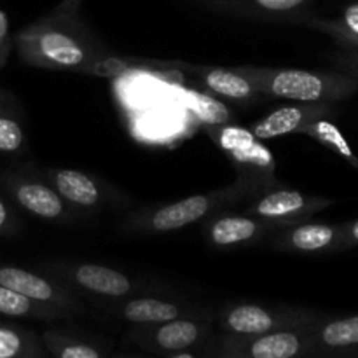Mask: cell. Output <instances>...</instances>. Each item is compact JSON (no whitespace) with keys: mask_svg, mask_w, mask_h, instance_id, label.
Wrapping results in <instances>:
<instances>
[{"mask_svg":"<svg viewBox=\"0 0 358 358\" xmlns=\"http://www.w3.org/2000/svg\"><path fill=\"white\" fill-rule=\"evenodd\" d=\"M17 56L34 69L83 70L105 58L77 10L56 7L51 14L21 28L14 35Z\"/></svg>","mask_w":358,"mask_h":358,"instance_id":"1","label":"cell"},{"mask_svg":"<svg viewBox=\"0 0 358 358\" xmlns=\"http://www.w3.org/2000/svg\"><path fill=\"white\" fill-rule=\"evenodd\" d=\"M262 96L303 103H338L358 93V80L343 72H313L278 66H233Z\"/></svg>","mask_w":358,"mask_h":358,"instance_id":"2","label":"cell"},{"mask_svg":"<svg viewBox=\"0 0 358 358\" xmlns=\"http://www.w3.org/2000/svg\"><path fill=\"white\" fill-rule=\"evenodd\" d=\"M252 198H255L254 192L234 180L233 184L215 189V191L189 196V198L178 199L168 205L150 206V208L129 213L121 222V229L136 236L175 233V231L185 229L192 224L210 219L215 213L229 208L231 205H241Z\"/></svg>","mask_w":358,"mask_h":358,"instance_id":"3","label":"cell"},{"mask_svg":"<svg viewBox=\"0 0 358 358\" xmlns=\"http://www.w3.org/2000/svg\"><path fill=\"white\" fill-rule=\"evenodd\" d=\"M208 138L222 150L236 171V182L250 189L255 196L280 187L276 177V157L264 140L257 138L250 128L234 122L205 126Z\"/></svg>","mask_w":358,"mask_h":358,"instance_id":"4","label":"cell"},{"mask_svg":"<svg viewBox=\"0 0 358 358\" xmlns=\"http://www.w3.org/2000/svg\"><path fill=\"white\" fill-rule=\"evenodd\" d=\"M320 318L322 313L310 308L262 303H231L213 315L220 332L240 336L303 329Z\"/></svg>","mask_w":358,"mask_h":358,"instance_id":"5","label":"cell"},{"mask_svg":"<svg viewBox=\"0 0 358 358\" xmlns=\"http://www.w3.org/2000/svg\"><path fill=\"white\" fill-rule=\"evenodd\" d=\"M308 327L252 336L220 332L210 345L208 355L210 358H306L311 353Z\"/></svg>","mask_w":358,"mask_h":358,"instance_id":"6","label":"cell"},{"mask_svg":"<svg viewBox=\"0 0 358 358\" xmlns=\"http://www.w3.org/2000/svg\"><path fill=\"white\" fill-rule=\"evenodd\" d=\"M44 269L51 278L69 289H77L100 299L121 301L136 296L140 290L138 282L129 275L96 262H45Z\"/></svg>","mask_w":358,"mask_h":358,"instance_id":"7","label":"cell"},{"mask_svg":"<svg viewBox=\"0 0 358 358\" xmlns=\"http://www.w3.org/2000/svg\"><path fill=\"white\" fill-rule=\"evenodd\" d=\"M213 325V315L182 317L156 325H138L129 332L128 339L147 352L175 355L180 352H191L208 343Z\"/></svg>","mask_w":358,"mask_h":358,"instance_id":"8","label":"cell"},{"mask_svg":"<svg viewBox=\"0 0 358 358\" xmlns=\"http://www.w3.org/2000/svg\"><path fill=\"white\" fill-rule=\"evenodd\" d=\"M334 199L306 194L297 189L276 187L245 201L243 213L276 224L280 229L306 222L320 210L334 205Z\"/></svg>","mask_w":358,"mask_h":358,"instance_id":"9","label":"cell"},{"mask_svg":"<svg viewBox=\"0 0 358 358\" xmlns=\"http://www.w3.org/2000/svg\"><path fill=\"white\" fill-rule=\"evenodd\" d=\"M2 184L20 208L35 219L52 224H70L76 220V210L55 191L48 180L7 173L2 178Z\"/></svg>","mask_w":358,"mask_h":358,"instance_id":"10","label":"cell"},{"mask_svg":"<svg viewBox=\"0 0 358 358\" xmlns=\"http://www.w3.org/2000/svg\"><path fill=\"white\" fill-rule=\"evenodd\" d=\"M0 285L21 294V296L38 301V303L62 308L69 313L84 311L80 301L69 287L51 276L30 271V269L20 268V266L0 262Z\"/></svg>","mask_w":358,"mask_h":358,"instance_id":"11","label":"cell"},{"mask_svg":"<svg viewBox=\"0 0 358 358\" xmlns=\"http://www.w3.org/2000/svg\"><path fill=\"white\" fill-rule=\"evenodd\" d=\"M45 180L73 210L83 212L107 208L117 196L98 178L72 168H49L45 171Z\"/></svg>","mask_w":358,"mask_h":358,"instance_id":"12","label":"cell"},{"mask_svg":"<svg viewBox=\"0 0 358 358\" xmlns=\"http://www.w3.org/2000/svg\"><path fill=\"white\" fill-rule=\"evenodd\" d=\"M338 115L334 103H303L292 101L289 105L275 108L255 121L250 126V131L261 140L282 138V136L301 133L318 119H334Z\"/></svg>","mask_w":358,"mask_h":358,"instance_id":"13","label":"cell"},{"mask_svg":"<svg viewBox=\"0 0 358 358\" xmlns=\"http://www.w3.org/2000/svg\"><path fill=\"white\" fill-rule=\"evenodd\" d=\"M276 231H280L276 224L247 213H215L206 219L203 226V238L215 248H241L257 243Z\"/></svg>","mask_w":358,"mask_h":358,"instance_id":"14","label":"cell"},{"mask_svg":"<svg viewBox=\"0 0 358 358\" xmlns=\"http://www.w3.org/2000/svg\"><path fill=\"white\" fill-rule=\"evenodd\" d=\"M112 313L133 327L138 325H156L182 317H210L212 313L199 308L198 304L180 303V301L161 299L152 296H131L115 301Z\"/></svg>","mask_w":358,"mask_h":358,"instance_id":"15","label":"cell"},{"mask_svg":"<svg viewBox=\"0 0 358 358\" xmlns=\"http://www.w3.org/2000/svg\"><path fill=\"white\" fill-rule=\"evenodd\" d=\"M199 7L231 17L257 21H294L304 20V9L311 0H192Z\"/></svg>","mask_w":358,"mask_h":358,"instance_id":"16","label":"cell"},{"mask_svg":"<svg viewBox=\"0 0 358 358\" xmlns=\"http://www.w3.org/2000/svg\"><path fill=\"white\" fill-rule=\"evenodd\" d=\"M273 250L287 254H324L341 250V224L299 222L273 233Z\"/></svg>","mask_w":358,"mask_h":358,"instance_id":"17","label":"cell"},{"mask_svg":"<svg viewBox=\"0 0 358 358\" xmlns=\"http://www.w3.org/2000/svg\"><path fill=\"white\" fill-rule=\"evenodd\" d=\"M310 357H336L358 350V315L339 318L322 317L308 327Z\"/></svg>","mask_w":358,"mask_h":358,"instance_id":"18","label":"cell"},{"mask_svg":"<svg viewBox=\"0 0 358 358\" xmlns=\"http://www.w3.org/2000/svg\"><path fill=\"white\" fill-rule=\"evenodd\" d=\"M192 73L198 76L206 91L219 98L238 101V103H248L262 96L241 73L231 66H213V65H191Z\"/></svg>","mask_w":358,"mask_h":358,"instance_id":"19","label":"cell"},{"mask_svg":"<svg viewBox=\"0 0 358 358\" xmlns=\"http://www.w3.org/2000/svg\"><path fill=\"white\" fill-rule=\"evenodd\" d=\"M0 315L13 318H30V320L55 322L62 318H69V311L58 306L38 303L27 296L14 292L0 285Z\"/></svg>","mask_w":358,"mask_h":358,"instance_id":"20","label":"cell"},{"mask_svg":"<svg viewBox=\"0 0 358 358\" xmlns=\"http://www.w3.org/2000/svg\"><path fill=\"white\" fill-rule=\"evenodd\" d=\"M301 23L313 28V30L331 35L339 44L345 45L348 51H358V2L345 7L343 13L334 20L304 17Z\"/></svg>","mask_w":358,"mask_h":358,"instance_id":"21","label":"cell"},{"mask_svg":"<svg viewBox=\"0 0 358 358\" xmlns=\"http://www.w3.org/2000/svg\"><path fill=\"white\" fill-rule=\"evenodd\" d=\"M44 343L34 331L0 324V358H42Z\"/></svg>","mask_w":358,"mask_h":358,"instance_id":"22","label":"cell"},{"mask_svg":"<svg viewBox=\"0 0 358 358\" xmlns=\"http://www.w3.org/2000/svg\"><path fill=\"white\" fill-rule=\"evenodd\" d=\"M184 103L189 108L196 121L201 122L203 126H215L233 122V112L224 101L219 98H213L212 94L201 93L196 90L184 91Z\"/></svg>","mask_w":358,"mask_h":358,"instance_id":"23","label":"cell"},{"mask_svg":"<svg viewBox=\"0 0 358 358\" xmlns=\"http://www.w3.org/2000/svg\"><path fill=\"white\" fill-rule=\"evenodd\" d=\"M45 348L55 358H103L96 346L58 331H45L41 336Z\"/></svg>","mask_w":358,"mask_h":358,"instance_id":"24","label":"cell"},{"mask_svg":"<svg viewBox=\"0 0 358 358\" xmlns=\"http://www.w3.org/2000/svg\"><path fill=\"white\" fill-rule=\"evenodd\" d=\"M303 135L311 136L313 140L320 142L322 145L329 147L331 150H334L336 154H339L341 157H345L346 161H350L352 164L358 166V159L353 154L352 147L346 142V138L343 136V133L339 131L338 126L332 122V119H318L313 124L308 126L303 131Z\"/></svg>","mask_w":358,"mask_h":358,"instance_id":"25","label":"cell"},{"mask_svg":"<svg viewBox=\"0 0 358 358\" xmlns=\"http://www.w3.org/2000/svg\"><path fill=\"white\" fill-rule=\"evenodd\" d=\"M27 143L24 131L20 122L6 110L0 107V152L3 154H16Z\"/></svg>","mask_w":358,"mask_h":358,"instance_id":"26","label":"cell"},{"mask_svg":"<svg viewBox=\"0 0 358 358\" xmlns=\"http://www.w3.org/2000/svg\"><path fill=\"white\" fill-rule=\"evenodd\" d=\"M20 222L10 210V206L0 198V236H13L16 234Z\"/></svg>","mask_w":358,"mask_h":358,"instance_id":"27","label":"cell"},{"mask_svg":"<svg viewBox=\"0 0 358 358\" xmlns=\"http://www.w3.org/2000/svg\"><path fill=\"white\" fill-rule=\"evenodd\" d=\"M358 247V219L341 224V250Z\"/></svg>","mask_w":358,"mask_h":358,"instance_id":"28","label":"cell"},{"mask_svg":"<svg viewBox=\"0 0 358 358\" xmlns=\"http://www.w3.org/2000/svg\"><path fill=\"white\" fill-rule=\"evenodd\" d=\"M338 65L343 73H348L350 77L358 80V51L343 52L338 58Z\"/></svg>","mask_w":358,"mask_h":358,"instance_id":"29","label":"cell"},{"mask_svg":"<svg viewBox=\"0 0 358 358\" xmlns=\"http://www.w3.org/2000/svg\"><path fill=\"white\" fill-rule=\"evenodd\" d=\"M0 45H10L9 35H7V17L0 10Z\"/></svg>","mask_w":358,"mask_h":358,"instance_id":"30","label":"cell"},{"mask_svg":"<svg viewBox=\"0 0 358 358\" xmlns=\"http://www.w3.org/2000/svg\"><path fill=\"white\" fill-rule=\"evenodd\" d=\"M80 2H83V0H63V2L58 6V9H63V10H79Z\"/></svg>","mask_w":358,"mask_h":358,"instance_id":"31","label":"cell"},{"mask_svg":"<svg viewBox=\"0 0 358 358\" xmlns=\"http://www.w3.org/2000/svg\"><path fill=\"white\" fill-rule=\"evenodd\" d=\"M10 51V45H0V70H2V66L6 65V59H7V55H9Z\"/></svg>","mask_w":358,"mask_h":358,"instance_id":"32","label":"cell"},{"mask_svg":"<svg viewBox=\"0 0 358 358\" xmlns=\"http://www.w3.org/2000/svg\"><path fill=\"white\" fill-rule=\"evenodd\" d=\"M168 358H196L192 355L191 352H180V353H175V355H170Z\"/></svg>","mask_w":358,"mask_h":358,"instance_id":"33","label":"cell"}]
</instances>
